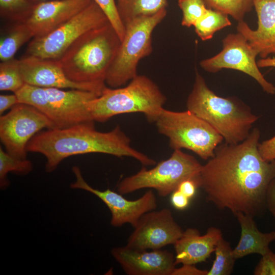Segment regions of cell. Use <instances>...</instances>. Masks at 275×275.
I'll return each instance as SVG.
<instances>
[{"label": "cell", "mask_w": 275, "mask_h": 275, "mask_svg": "<svg viewBox=\"0 0 275 275\" xmlns=\"http://www.w3.org/2000/svg\"><path fill=\"white\" fill-rule=\"evenodd\" d=\"M133 228L126 246L140 250H158L174 245L184 231L168 208L146 213Z\"/></svg>", "instance_id": "cell-14"}, {"label": "cell", "mask_w": 275, "mask_h": 275, "mask_svg": "<svg viewBox=\"0 0 275 275\" xmlns=\"http://www.w3.org/2000/svg\"><path fill=\"white\" fill-rule=\"evenodd\" d=\"M171 195V203L176 209L183 210L188 206L190 199L178 189H176Z\"/></svg>", "instance_id": "cell-35"}, {"label": "cell", "mask_w": 275, "mask_h": 275, "mask_svg": "<svg viewBox=\"0 0 275 275\" xmlns=\"http://www.w3.org/2000/svg\"><path fill=\"white\" fill-rule=\"evenodd\" d=\"M199 187H200V178L185 180L179 185L177 189L190 199L195 196Z\"/></svg>", "instance_id": "cell-33"}, {"label": "cell", "mask_w": 275, "mask_h": 275, "mask_svg": "<svg viewBox=\"0 0 275 275\" xmlns=\"http://www.w3.org/2000/svg\"><path fill=\"white\" fill-rule=\"evenodd\" d=\"M208 270L198 268L194 264H182L179 268H175L172 275H207Z\"/></svg>", "instance_id": "cell-34"}, {"label": "cell", "mask_w": 275, "mask_h": 275, "mask_svg": "<svg viewBox=\"0 0 275 275\" xmlns=\"http://www.w3.org/2000/svg\"><path fill=\"white\" fill-rule=\"evenodd\" d=\"M167 14V8L163 9L125 26L124 37L107 73L105 82L109 87H122L138 75L139 62L152 51V34Z\"/></svg>", "instance_id": "cell-7"}, {"label": "cell", "mask_w": 275, "mask_h": 275, "mask_svg": "<svg viewBox=\"0 0 275 275\" xmlns=\"http://www.w3.org/2000/svg\"><path fill=\"white\" fill-rule=\"evenodd\" d=\"M108 22L104 13L93 0L80 12L52 32L41 37L33 38L28 45L25 56L59 60L79 37Z\"/></svg>", "instance_id": "cell-10"}, {"label": "cell", "mask_w": 275, "mask_h": 275, "mask_svg": "<svg viewBox=\"0 0 275 275\" xmlns=\"http://www.w3.org/2000/svg\"><path fill=\"white\" fill-rule=\"evenodd\" d=\"M124 26L136 18L153 15L167 8V0H116Z\"/></svg>", "instance_id": "cell-21"}, {"label": "cell", "mask_w": 275, "mask_h": 275, "mask_svg": "<svg viewBox=\"0 0 275 275\" xmlns=\"http://www.w3.org/2000/svg\"><path fill=\"white\" fill-rule=\"evenodd\" d=\"M20 69L19 60H12L0 63V90L10 91L14 93L24 85Z\"/></svg>", "instance_id": "cell-27"}, {"label": "cell", "mask_w": 275, "mask_h": 275, "mask_svg": "<svg viewBox=\"0 0 275 275\" xmlns=\"http://www.w3.org/2000/svg\"><path fill=\"white\" fill-rule=\"evenodd\" d=\"M260 136V130L254 128L242 142L221 143L202 166L200 186L207 201L218 209L254 217L267 209V190L275 179V160L267 161L261 157Z\"/></svg>", "instance_id": "cell-1"}, {"label": "cell", "mask_w": 275, "mask_h": 275, "mask_svg": "<svg viewBox=\"0 0 275 275\" xmlns=\"http://www.w3.org/2000/svg\"><path fill=\"white\" fill-rule=\"evenodd\" d=\"M26 150L45 157L47 172L54 171L62 161L71 156L94 153L130 157L144 166L156 163L132 147L130 139L119 126L108 132H100L95 129L94 122L40 131L29 141Z\"/></svg>", "instance_id": "cell-2"}, {"label": "cell", "mask_w": 275, "mask_h": 275, "mask_svg": "<svg viewBox=\"0 0 275 275\" xmlns=\"http://www.w3.org/2000/svg\"><path fill=\"white\" fill-rule=\"evenodd\" d=\"M121 42L109 22L86 32L59 59L64 73L73 82L93 86L101 94Z\"/></svg>", "instance_id": "cell-3"}, {"label": "cell", "mask_w": 275, "mask_h": 275, "mask_svg": "<svg viewBox=\"0 0 275 275\" xmlns=\"http://www.w3.org/2000/svg\"><path fill=\"white\" fill-rule=\"evenodd\" d=\"M258 17V27L250 28L243 20L238 22L236 29L258 52L261 58L275 54V0H253Z\"/></svg>", "instance_id": "cell-18"}, {"label": "cell", "mask_w": 275, "mask_h": 275, "mask_svg": "<svg viewBox=\"0 0 275 275\" xmlns=\"http://www.w3.org/2000/svg\"><path fill=\"white\" fill-rule=\"evenodd\" d=\"M155 123L174 150L186 149L204 160L212 157L224 141L212 127L187 109L175 112L163 108Z\"/></svg>", "instance_id": "cell-8"}, {"label": "cell", "mask_w": 275, "mask_h": 275, "mask_svg": "<svg viewBox=\"0 0 275 275\" xmlns=\"http://www.w3.org/2000/svg\"><path fill=\"white\" fill-rule=\"evenodd\" d=\"M44 128L53 129L52 122L28 104L19 102L0 117L1 141L6 152L19 159H27L28 143Z\"/></svg>", "instance_id": "cell-11"}, {"label": "cell", "mask_w": 275, "mask_h": 275, "mask_svg": "<svg viewBox=\"0 0 275 275\" xmlns=\"http://www.w3.org/2000/svg\"><path fill=\"white\" fill-rule=\"evenodd\" d=\"M34 4L30 0H0V15L13 22H25Z\"/></svg>", "instance_id": "cell-28"}, {"label": "cell", "mask_w": 275, "mask_h": 275, "mask_svg": "<svg viewBox=\"0 0 275 275\" xmlns=\"http://www.w3.org/2000/svg\"><path fill=\"white\" fill-rule=\"evenodd\" d=\"M178 5L182 13L181 25L187 28L194 26L208 9L202 0H178Z\"/></svg>", "instance_id": "cell-29"}, {"label": "cell", "mask_w": 275, "mask_h": 275, "mask_svg": "<svg viewBox=\"0 0 275 275\" xmlns=\"http://www.w3.org/2000/svg\"><path fill=\"white\" fill-rule=\"evenodd\" d=\"M215 259L207 275H230L233 272L235 261L230 243L223 237L217 242Z\"/></svg>", "instance_id": "cell-25"}, {"label": "cell", "mask_w": 275, "mask_h": 275, "mask_svg": "<svg viewBox=\"0 0 275 275\" xmlns=\"http://www.w3.org/2000/svg\"><path fill=\"white\" fill-rule=\"evenodd\" d=\"M202 167L192 155L174 150L169 158L153 168L143 167L136 174L123 179L117 185V190L125 195L143 188H153L159 196L166 197L183 181L199 178Z\"/></svg>", "instance_id": "cell-9"}, {"label": "cell", "mask_w": 275, "mask_h": 275, "mask_svg": "<svg viewBox=\"0 0 275 275\" xmlns=\"http://www.w3.org/2000/svg\"><path fill=\"white\" fill-rule=\"evenodd\" d=\"M19 103L17 95L14 94L0 95V114L3 115L7 109Z\"/></svg>", "instance_id": "cell-36"}, {"label": "cell", "mask_w": 275, "mask_h": 275, "mask_svg": "<svg viewBox=\"0 0 275 275\" xmlns=\"http://www.w3.org/2000/svg\"><path fill=\"white\" fill-rule=\"evenodd\" d=\"M33 4H37L41 2H46V1H53V0H30Z\"/></svg>", "instance_id": "cell-39"}, {"label": "cell", "mask_w": 275, "mask_h": 275, "mask_svg": "<svg viewBox=\"0 0 275 275\" xmlns=\"http://www.w3.org/2000/svg\"><path fill=\"white\" fill-rule=\"evenodd\" d=\"M257 64L259 68L275 67V57L261 58Z\"/></svg>", "instance_id": "cell-38"}, {"label": "cell", "mask_w": 275, "mask_h": 275, "mask_svg": "<svg viewBox=\"0 0 275 275\" xmlns=\"http://www.w3.org/2000/svg\"><path fill=\"white\" fill-rule=\"evenodd\" d=\"M33 170L32 162L27 159L15 157L0 147V186L5 189L9 185L7 175L9 172L24 175Z\"/></svg>", "instance_id": "cell-24"}, {"label": "cell", "mask_w": 275, "mask_h": 275, "mask_svg": "<svg viewBox=\"0 0 275 275\" xmlns=\"http://www.w3.org/2000/svg\"><path fill=\"white\" fill-rule=\"evenodd\" d=\"M266 208L275 218V179L271 182L267 190Z\"/></svg>", "instance_id": "cell-37"}, {"label": "cell", "mask_w": 275, "mask_h": 275, "mask_svg": "<svg viewBox=\"0 0 275 275\" xmlns=\"http://www.w3.org/2000/svg\"><path fill=\"white\" fill-rule=\"evenodd\" d=\"M111 254L128 275H172L176 267L173 254L167 250H140L127 246L112 249Z\"/></svg>", "instance_id": "cell-15"}, {"label": "cell", "mask_w": 275, "mask_h": 275, "mask_svg": "<svg viewBox=\"0 0 275 275\" xmlns=\"http://www.w3.org/2000/svg\"><path fill=\"white\" fill-rule=\"evenodd\" d=\"M19 66L25 84L44 88L79 89L101 95L92 85L69 79L59 60L24 56L19 60Z\"/></svg>", "instance_id": "cell-16"}, {"label": "cell", "mask_w": 275, "mask_h": 275, "mask_svg": "<svg viewBox=\"0 0 275 275\" xmlns=\"http://www.w3.org/2000/svg\"><path fill=\"white\" fill-rule=\"evenodd\" d=\"M223 49L214 56L204 59L200 65L205 71L216 73L222 69L241 71L253 77L268 94H275V86L261 73L256 61L258 52L240 33L229 34L222 41Z\"/></svg>", "instance_id": "cell-12"}, {"label": "cell", "mask_w": 275, "mask_h": 275, "mask_svg": "<svg viewBox=\"0 0 275 275\" xmlns=\"http://www.w3.org/2000/svg\"><path fill=\"white\" fill-rule=\"evenodd\" d=\"M222 237L221 230L215 227H209L203 235L197 229L187 228L174 244L176 265H195L205 261Z\"/></svg>", "instance_id": "cell-19"}, {"label": "cell", "mask_w": 275, "mask_h": 275, "mask_svg": "<svg viewBox=\"0 0 275 275\" xmlns=\"http://www.w3.org/2000/svg\"><path fill=\"white\" fill-rule=\"evenodd\" d=\"M72 171L76 180L70 184L71 188L90 192L102 201L111 211V224L114 227L129 224L134 227L144 214L157 207L156 197L151 189L136 200H129L108 188L101 191L91 187L83 178L78 167H73Z\"/></svg>", "instance_id": "cell-13"}, {"label": "cell", "mask_w": 275, "mask_h": 275, "mask_svg": "<svg viewBox=\"0 0 275 275\" xmlns=\"http://www.w3.org/2000/svg\"><path fill=\"white\" fill-rule=\"evenodd\" d=\"M93 0H53L35 4L24 22L33 38L41 37L68 21Z\"/></svg>", "instance_id": "cell-17"}, {"label": "cell", "mask_w": 275, "mask_h": 275, "mask_svg": "<svg viewBox=\"0 0 275 275\" xmlns=\"http://www.w3.org/2000/svg\"><path fill=\"white\" fill-rule=\"evenodd\" d=\"M20 103L31 105L46 116L53 129H64L75 125L94 122L87 108L88 103L97 94L85 90H64L27 84L15 93Z\"/></svg>", "instance_id": "cell-6"}, {"label": "cell", "mask_w": 275, "mask_h": 275, "mask_svg": "<svg viewBox=\"0 0 275 275\" xmlns=\"http://www.w3.org/2000/svg\"><path fill=\"white\" fill-rule=\"evenodd\" d=\"M231 25L228 15L208 9L194 26L198 36L202 41H206L212 39L215 32Z\"/></svg>", "instance_id": "cell-23"}, {"label": "cell", "mask_w": 275, "mask_h": 275, "mask_svg": "<svg viewBox=\"0 0 275 275\" xmlns=\"http://www.w3.org/2000/svg\"><path fill=\"white\" fill-rule=\"evenodd\" d=\"M101 8L115 29L121 41L124 37L125 27L118 12L116 0H93Z\"/></svg>", "instance_id": "cell-30"}, {"label": "cell", "mask_w": 275, "mask_h": 275, "mask_svg": "<svg viewBox=\"0 0 275 275\" xmlns=\"http://www.w3.org/2000/svg\"><path fill=\"white\" fill-rule=\"evenodd\" d=\"M233 214L241 228L240 239L233 249V255L236 260L252 254L262 256L271 251L269 245L275 241L274 231L261 232L258 230L252 216L240 212Z\"/></svg>", "instance_id": "cell-20"}, {"label": "cell", "mask_w": 275, "mask_h": 275, "mask_svg": "<svg viewBox=\"0 0 275 275\" xmlns=\"http://www.w3.org/2000/svg\"><path fill=\"white\" fill-rule=\"evenodd\" d=\"M258 148L263 160L267 161L275 160V136L259 143Z\"/></svg>", "instance_id": "cell-32"}, {"label": "cell", "mask_w": 275, "mask_h": 275, "mask_svg": "<svg viewBox=\"0 0 275 275\" xmlns=\"http://www.w3.org/2000/svg\"><path fill=\"white\" fill-rule=\"evenodd\" d=\"M186 107L212 127L228 144L245 140L259 118L237 98L216 95L198 71L187 99Z\"/></svg>", "instance_id": "cell-4"}, {"label": "cell", "mask_w": 275, "mask_h": 275, "mask_svg": "<svg viewBox=\"0 0 275 275\" xmlns=\"http://www.w3.org/2000/svg\"><path fill=\"white\" fill-rule=\"evenodd\" d=\"M1 35L0 39V60L7 61L14 57L24 43L33 38L32 31L24 22H14Z\"/></svg>", "instance_id": "cell-22"}, {"label": "cell", "mask_w": 275, "mask_h": 275, "mask_svg": "<svg viewBox=\"0 0 275 275\" xmlns=\"http://www.w3.org/2000/svg\"><path fill=\"white\" fill-rule=\"evenodd\" d=\"M166 96L149 77L138 75L124 87H106L102 94L90 101L87 108L92 119L104 122L115 116L143 113L150 122H155Z\"/></svg>", "instance_id": "cell-5"}, {"label": "cell", "mask_w": 275, "mask_h": 275, "mask_svg": "<svg viewBox=\"0 0 275 275\" xmlns=\"http://www.w3.org/2000/svg\"><path fill=\"white\" fill-rule=\"evenodd\" d=\"M254 270V275H275V253L270 251L261 256Z\"/></svg>", "instance_id": "cell-31"}, {"label": "cell", "mask_w": 275, "mask_h": 275, "mask_svg": "<svg viewBox=\"0 0 275 275\" xmlns=\"http://www.w3.org/2000/svg\"><path fill=\"white\" fill-rule=\"evenodd\" d=\"M208 9L229 15L235 20H243L253 7V0H202Z\"/></svg>", "instance_id": "cell-26"}]
</instances>
